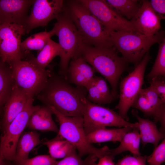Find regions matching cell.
<instances>
[{
  "label": "cell",
  "mask_w": 165,
  "mask_h": 165,
  "mask_svg": "<svg viewBox=\"0 0 165 165\" xmlns=\"http://www.w3.org/2000/svg\"><path fill=\"white\" fill-rule=\"evenodd\" d=\"M87 96L85 88L73 86L63 76L52 72L37 98L45 105L54 107L65 116L82 117L83 100Z\"/></svg>",
  "instance_id": "cell-1"
},
{
  "label": "cell",
  "mask_w": 165,
  "mask_h": 165,
  "mask_svg": "<svg viewBox=\"0 0 165 165\" xmlns=\"http://www.w3.org/2000/svg\"><path fill=\"white\" fill-rule=\"evenodd\" d=\"M118 52L113 46L97 47L84 44L79 55L108 81L115 99L118 95L119 79L128 63Z\"/></svg>",
  "instance_id": "cell-2"
},
{
  "label": "cell",
  "mask_w": 165,
  "mask_h": 165,
  "mask_svg": "<svg viewBox=\"0 0 165 165\" xmlns=\"http://www.w3.org/2000/svg\"><path fill=\"white\" fill-rule=\"evenodd\" d=\"M64 11L71 20L86 45L101 47L113 46L108 31L79 0L70 1Z\"/></svg>",
  "instance_id": "cell-3"
},
{
  "label": "cell",
  "mask_w": 165,
  "mask_h": 165,
  "mask_svg": "<svg viewBox=\"0 0 165 165\" xmlns=\"http://www.w3.org/2000/svg\"><path fill=\"white\" fill-rule=\"evenodd\" d=\"M110 40L117 50L128 63L137 65L153 45L165 38V32L148 36L136 32L108 31Z\"/></svg>",
  "instance_id": "cell-4"
},
{
  "label": "cell",
  "mask_w": 165,
  "mask_h": 165,
  "mask_svg": "<svg viewBox=\"0 0 165 165\" xmlns=\"http://www.w3.org/2000/svg\"><path fill=\"white\" fill-rule=\"evenodd\" d=\"M48 107L56 116L59 123L60 127L57 134L72 144L78 150V154L80 157L93 155L99 159L109 155L110 149L107 146L98 148L88 141L84 129L82 117L65 116L54 107Z\"/></svg>",
  "instance_id": "cell-5"
},
{
  "label": "cell",
  "mask_w": 165,
  "mask_h": 165,
  "mask_svg": "<svg viewBox=\"0 0 165 165\" xmlns=\"http://www.w3.org/2000/svg\"><path fill=\"white\" fill-rule=\"evenodd\" d=\"M56 19L57 21L53 28L58 37L61 49L59 73L66 79L69 62L79 56L84 43L75 25L63 9Z\"/></svg>",
  "instance_id": "cell-6"
},
{
  "label": "cell",
  "mask_w": 165,
  "mask_h": 165,
  "mask_svg": "<svg viewBox=\"0 0 165 165\" xmlns=\"http://www.w3.org/2000/svg\"><path fill=\"white\" fill-rule=\"evenodd\" d=\"M9 64L14 84L32 98L42 90L52 72L38 68L28 61H15Z\"/></svg>",
  "instance_id": "cell-7"
},
{
  "label": "cell",
  "mask_w": 165,
  "mask_h": 165,
  "mask_svg": "<svg viewBox=\"0 0 165 165\" xmlns=\"http://www.w3.org/2000/svg\"><path fill=\"white\" fill-rule=\"evenodd\" d=\"M83 101V125L86 135L96 130L108 127H138V122H130L109 108L92 103L86 97Z\"/></svg>",
  "instance_id": "cell-8"
},
{
  "label": "cell",
  "mask_w": 165,
  "mask_h": 165,
  "mask_svg": "<svg viewBox=\"0 0 165 165\" xmlns=\"http://www.w3.org/2000/svg\"><path fill=\"white\" fill-rule=\"evenodd\" d=\"M150 58L148 51L134 70L121 82L119 101L115 108L118 109L119 115L127 121L128 111L142 89L145 69Z\"/></svg>",
  "instance_id": "cell-9"
},
{
  "label": "cell",
  "mask_w": 165,
  "mask_h": 165,
  "mask_svg": "<svg viewBox=\"0 0 165 165\" xmlns=\"http://www.w3.org/2000/svg\"><path fill=\"white\" fill-rule=\"evenodd\" d=\"M33 102V99L31 100L4 130L1 137L0 153L6 161H13L14 160L19 138L26 127L31 116L40 106L34 105Z\"/></svg>",
  "instance_id": "cell-10"
},
{
  "label": "cell",
  "mask_w": 165,
  "mask_h": 165,
  "mask_svg": "<svg viewBox=\"0 0 165 165\" xmlns=\"http://www.w3.org/2000/svg\"><path fill=\"white\" fill-rule=\"evenodd\" d=\"M79 1L108 31L137 32L130 21L114 10L107 4L105 0H79Z\"/></svg>",
  "instance_id": "cell-11"
},
{
  "label": "cell",
  "mask_w": 165,
  "mask_h": 165,
  "mask_svg": "<svg viewBox=\"0 0 165 165\" xmlns=\"http://www.w3.org/2000/svg\"><path fill=\"white\" fill-rule=\"evenodd\" d=\"M25 34L24 27L13 24L0 25V58L9 64L21 60L23 53L20 49L21 38Z\"/></svg>",
  "instance_id": "cell-12"
},
{
  "label": "cell",
  "mask_w": 165,
  "mask_h": 165,
  "mask_svg": "<svg viewBox=\"0 0 165 165\" xmlns=\"http://www.w3.org/2000/svg\"><path fill=\"white\" fill-rule=\"evenodd\" d=\"M64 2L62 0H35L24 26L25 33L37 27L46 26L56 19L63 10Z\"/></svg>",
  "instance_id": "cell-13"
},
{
  "label": "cell",
  "mask_w": 165,
  "mask_h": 165,
  "mask_svg": "<svg viewBox=\"0 0 165 165\" xmlns=\"http://www.w3.org/2000/svg\"><path fill=\"white\" fill-rule=\"evenodd\" d=\"M161 20L152 8L149 1L144 0L137 13L130 21L138 32L151 36L160 31Z\"/></svg>",
  "instance_id": "cell-14"
},
{
  "label": "cell",
  "mask_w": 165,
  "mask_h": 165,
  "mask_svg": "<svg viewBox=\"0 0 165 165\" xmlns=\"http://www.w3.org/2000/svg\"><path fill=\"white\" fill-rule=\"evenodd\" d=\"M35 0H0V21L1 24H13L24 27L28 13Z\"/></svg>",
  "instance_id": "cell-15"
},
{
  "label": "cell",
  "mask_w": 165,
  "mask_h": 165,
  "mask_svg": "<svg viewBox=\"0 0 165 165\" xmlns=\"http://www.w3.org/2000/svg\"><path fill=\"white\" fill-rule=\"evenodd\" d=\"M95 69L81 56L70 61L67 72L66 79L76 86L84 87L94 77Z\"/></svg>",
  "instance_id": "cell-16"
},
{
  "label": "cell",
  "mask_w": 165,
  "mask_h": 165,
  "mask_svg": "<svg viewBox=\"0 0 165 165\" xmlns=\"http://www.w3.org/2000/svg\"><path fill=\"white\" fill-rule=\"evenodd\" d=\"M32 99L33 98L29 96L24 91L14 84L10 95L4 105L2 122L3 130Z\"/></svg>",
  "instance_id": "cell-17"
},
{
  "label": "cell",
  "mask_w": 165,
  "mask_h": 165,
  "mask_svg": "<svg viewBox=\"0 0 165 165\" xmlns=\"http://www.w3.org/2000/svg\"><path fill=\"white\" fill-rule=\"evenodd\" d=\"M131 112L138 121V129L141 142L143 146L151 143L153 145L154 148L156 147L159 144L160 141L165 138V133L158 129L154 122L139 116L137 110L133 109Z\"/></svg>",
  "instance_id": "cell-18"
},
{
  "label": "cell",
  "mask_w": 165,
  "mask_h": 165,
  "mask_svg": "<svg viewBox=\"0 0 165 165\" xmlns=\"http://www.w3.org/2000/svg\"><path fill=\"white\" fill-rule=\"evenodd\" d=\"M53 114L49 107L40 106L31 116L26 127L33 130L57 133L59 129L52 119Z\"/></svg>",
  "instance_id": "cell-19"
},
{
  "label": "cell",
  "mask_w": 165,
  "mask_h": 165,
  "mask_svg": "<svg viewBox=\"0 0 165 165\" xmlns=\"http://www.w3.org/2000/svg\"><path fill=\"white\" fill-rule=\"evenodd\" d=\"M40 136L35 131L23 132L17 143L14 163L29 158L31 150L42 143Z\"/></svg>",
  "instance_id": "cell-20"
},
{
  "label": "cell",
  "mask_w": 165,
  "mask_h": 165,
  "mask_svg": "<svg viewBox=\"0 0 165 165\" xmlns=\"http://www.w3.org/2000/svg\"><path fill=\"white\" fill-rule=\"evenodd\" d=\"M134 128L124 127L112 129L106 128L96 130L86 135L91 144L106 142H120L125 134Z\"/></svg>",
  "instance_id": "cell-21"
},
{
  "label": "cell",
  "mask_w": 165,
  "mask_h": 165,
  "mask_svg": "<svg viewBox=\"0 0 165 165\" xmlns=\"http://www.w3.org/2000/svg\"><path fill=\"white\" fill-rule=\"evenodd\" d=\"M140 142L138 129L134 128L125 134L116 148L110 149L108 155L114 159L116 155L126 151L130 152L134 156L141 155L140 152Z\"/></svg>",
  "instance_id": "cell-22"
},
{
  "label": "cell",
  "mask_w": 165,
  "mask_h": 165,
  "mask_svg": "<svg viewBox=\"0 0 165 165\" xmlns=\"http://www.w3.org/2000/svg\"><path fill=\"white\" fill-rule=\"evenodd\" d=\"M48 148L50 156L53 158H64L76 152L75 148L70 142L57 134L53 139L42 141Z\"/></svg>",
  "instance_id": "cell-23"
},
{
  "label": "cell",
  "mask_w": 165,
  "mask_h": 165,
  "mask_svg": "<svg viewBox=\"0 0 165 165\" xmlns=\"http://www.w3.org/2000/svg\"><path fill=\"white\" fill-rule=\"evenodd\" d=\"M147 98L152 112V117L155 123H159L161 127L159 129L165 133V102L163 101L152 86L143 89Z\"/></svg>",
  "instance_id": "cell-24"
},
{
  "label": "cell",
  "mask_w": 165,
  "mask_h": 165,
  "mask_svg": "<svg viewBox=\"0 0 165 165\" xmlns=\"http://www.w3.org/2000/svg\"><path fill=\"white\" fill-rule=\"evenodd\" d=\"M61 51L59 43L50 38L37 57H32L28 61L39 68L45 69L55 57L60 56Z\"/></svg>",
  "instance_id": "cell-25"
},
{
  "label": "cell",
  "mask_w": 165,
  "mask_h": 165,
  "mask_svg": "<svg viewBox=\"0 0 165 165\" xmlns=\"http://www.w3.org/2000/svg\"><path fill=\"white\" fill-rule=\"evenodd\" d=\"M14 82L10 65L0 58V108L4 105L11 93Z\"/></svg>",
  "instance_id": "cell-26"
},
{
  "label": "cell",
  "mask_w": 165,
  "mask_h": 165,
  "mask_svg": "<svg viewBox=\"0 0 165 165\" xmlns=\"http://www.w3.org/2000/svg\"><path fill=\"white\" fill-rule=\"evenodd\" d=\"M137 0H106V2L119 15L131 20L135 16L142 2Z\"/></svg>",
  "instance_id": "cell-27"
},
{
  "label": "cell",
  "mask_w": 165,
  "mask_h": 165,
  "mask_svg": "<svg viewBox=\"0 0 165 165\" xmlns=\"http://www.w3.org/2000/svg\"><path fill=\"white\" fill-rule=\"evenodd\" d=\"M54 35L55 31L53 28L49 31L41 32L31 35L21 42L22 52L23 53V52L32 50L41 51L48 40Z\"/></svg>",
  "instance_id": "cell-28"
},
{
  "label": "cell",
  "mask_w": 165,
  "mask_h": 165,
  "mask_svg": "<svg viewBox=\"0 0 165 165\" xmlns=\"http://www.w3.org/2000/svg\"><path fill=\"white\" fill-rule=\"evenodd\" d=\"M157 55L152 68L147 75L151 80L158 76H165V38L159 43Z\"/></svg>",
  "instance_id": "cell-29"
},
{
  "label": "cell",
  "mask_w": 165,
  "mask_h": 165,
  "mask_svg": "<svg viewBox=\"0 0 165 165\" xmlns=\"http://www.w3.org/2000/svg\"><path fill=\"white\" fill-rule=\"evenodd\" d=\"M98 159L95 156L89 155L82 159L76 152L57 161L54 165H97Z\"/></svg>",
  "instance_id": "cell-30"
},
{
  "label": "cell",
  "mask_w": 165,
  "mask_h": 165,
  "mask_svg": "<svg viewBox=\"0 0 165 165\" xmlns=\"http://www.w3.org/2000/svg\"><path fill=\"white\" fill-rule=\"evenodd\" d=\"M165 161V139L154 148L152 153L147 157L148 165H161Z\"/></svg>",
  "instance_id": "cell-31"
},
{
  "label": "cell",
  "mask_w": 165,
  "mask_h": 165,
  "mask_svg": "<svg viewBox=\"0 0 165 165\" xmlns=\"http://www.w3.org/2000/svg\"><path fill=\"white\" fill-rule=\"evenodd\" d=\"M85 88L87 92L86 99L90 102L99 105L109 103L97 89L93 79Z\"/></svg>",
  "instance_id": "cell-32"
},
{
  "label": "cell",
  "mask_w": 165,
  "mask_h": 165,
  "mask_svg": "<svg viewBox=\"0 0 165 165\" xmlns=\"http://www.w3.org/2000/svg\"><path fill=\"white\" fill-rule=\"evenodd\" d=\"M132 107L140 111L145 116L152 117L151 108L143 89L142 88L140 90Z\"/></svg>",
  "instance_id": "cell-33"
},
{
  "label": "cell",
  "mask_w": 165,
  "mask_h": 165,
  "mask_svg": "<svg viewBox=\"0 0 165 165\" xmlns=\"http://www.w3.org/2000/svg\"><path fill=\"white\" fill-rule=\"evenodd\" d=\"M57 161L47 155H40L14 163L15 165H54Z\"/></svg>",
  "instance_id": "cell-34"
},
{
  "label": "cell",
  "mask_w": 165,
  "mask_h": 165,
  "mask_svg": "<svg viewBox=\"0 0 165 165\" xmlns=\"http://www.w3.org/2000/svg\"><path fill=\"white\" fill-rule=\"evenodd\" d=\"M93 81L97 88L102 95L108 101L109 103L115 99L110 90L106 80L101 77L94 76Z\"/></svg>",
  "instance_id": "cell-35"
},
{
  "label": "cell",
  "mask_w": 165,
  "mask_h": 165,
  "mask_svg": "<svg viewBox=\"0 0 165 165\" xmlns=\"http://www.w3.org/2000/svg\"><path fill=\"white\" fill-rule=\"evenodd\" d=\"M150 83L153 87L161 100L165 102V77H155L151 80Z\"/></svg>",
  "instance_id": "cell-36"
},
{
  "label": "cell",
  "mask_w": 165,
  "mask_h": 165,
  "mask_svg": "<svg viewBox=\"0 0 165 165\" xmlns=\"http://www.w3.org/2000/svg\"><path fill=\"white\" fill-rule=\"evenodd\" d=\"M147 156H127L119 160L116 165H146Z\"/></svg>",
  "instance_id": "cell-37"
},
{
  "label": "cell",
  "mask_w": 165,
  "mask_h": 165,
  "mask_svg": "<svg viewBox=\"0 0 165 165\" xmlns=\"http://www.w3.org/2000/svg\"><path fill=\"white\" fill-rule=\"evenodd\" d=\"M150 5L154 12L160 17L161 20L165 19V0H151Z\"/></svg>",
  "instance_id": "cell-38"
},
{
  "label": "cell",
  "mask_w": 165,
  "mask_h": 165,
  "mask_svg": "<svg viewBox=\"0 0 165 165\" xmlns=\"http://www.w3.org/2000/svg\"><path fill=\"white\" fill-rule=\"evenodd\" d=\"M112 157L108 155H105L99 159L97 165H116Z\"/></svg>",
  "instance_id": "cell-39"
},
{
  "label": "cell",
  "mask_w": 165,
  "mask_h": 165,
  "mask_svg": "<svg viewBox=\"0 0 165 165\" xmlns=\"http://www.w3.org/2000/svg\"><path fill=\"white\" fill-rule=\"evenodd\" d=\"M6 161L2 154L0 153V165H6Z\"/></svg>",
  "instance_id": "cell-40"
},
{
  "label": "cell",
  "mask_w": 165,
  "mask_h": 165,
  "mask_svg": "<svg viewBox=\"0 0 165 165\" xmlns=\"http://www.w3.org/2000/svg\"><path fill=\"white\" fill-rule=\"evenodd\" d=\"M6 165H15L14 164H12L10 163L6 162Z\"/></svg>",
  "instance_id": "cell-41"
},
{
  "label": "cell",
  "mask_w": 165,
  "mask_h": 165,
  "mask_svg": "<svg viewBox=\"0 0 165 165\" xmlns=\"http://www.w3.org/2000/svg\"><path fill=\"white\" fill-rule=\"evenodd\" d=\"M1 108H0V114L1 113Z\"/></svg>",
  "instance_id": "cell-42"
},
{
  "label": "cell",
  "mask_w": 165,
  "mask_h": 165,
  "mask_svg": "<svg viewBox=\"0 0 165 165\" xmlns=\"http://www.w3.org/2000/svg\"><path fill=\"white\" fill-rule=\"evenodd\" d=\"M1 24V22H0V25Z\"/></svg>",
  "instance_id": "cell-43"
},
{
  "label": "cell",
  "mask_w": 165,
  "mask_h": 165,
  "mask_svg": "<svg viewBox=\"0 0 165 165\" xmlns=\"http://www.w3.org/2000/svg\"></svg>",
  "instance_id": "cell-44"
}]
</instances>
